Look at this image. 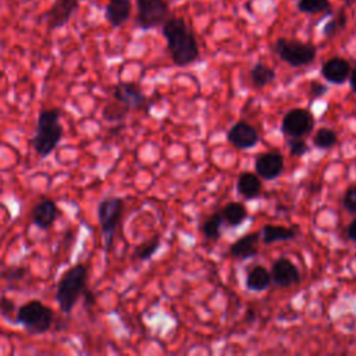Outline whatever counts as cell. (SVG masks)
I'll return each instance as SVG.
<instances>
[{
    "instance_id": "obj_2",
    "label": "cell",
    "mask_w": 356,
    "mask_h": 356,
    "mask_svg": "<svg viewBox=\"0 0 356 356\" xmlns=\"http://www.w3.org/2000/svg\"><path fill=\"white\" fill-rule=\"evenodd\" d=\"M64 128L60 122L58 108L40 110L36 121V129L31 139V146L40 157H47L58 146Z\"/></svg>"
},
{
    "instance_id": "obj_9",
    "label": "cell",
    "mask_w": 356,
    "mask_h": 356,
    "mask_svg": "<svg viewBox=\"0 0 356 356\" xmlns=\"http://www.w3.org/2000/svg\"><path fill=\"white\" fill-rule=\"evenodd\" d=\"M113 95L127 110H149V99L134 82H118L114 86Z\"/></svg>"
},
{
    "instance_id": "obj_28",
    "label": "cell",
    "mask_w": 356,
    "mask_h": 356,
    "mask_svg": "<svg viewBox=\"0 0 356 356\" xmlns=\"http://www.w3.org/2000/svg\"><path fill=\"white\" fill-rule=\"evenodd\" d=\"M29 270L25 268V267H21V266H11V267H7L4 268L1 273H0V280H4L7 282H19L22 281L26 275H28Z\"/></svg>"
},
{
    "instance_id": "obj_14",
    "label": "cell",
    "mask_w": 356,
    "mask_h": 356,
    "mask_svg": "<svg viewBox=\"0 0 356 356\" xmlns=\"http://www.w3.org/2000/svg\"><path fill=\"white\" fill-rule=\"evenodd\" d=\"M350 74V64L342 57H332L323 63L321 75L323 78L334 85H341L348 81Z\"/></svg>"
},
{
    "instance_id": "obj_24",
    "label": "cell",
    "mask_w": 356,
    "mask_h": 356,
    "mask_svg": "<svg viewBox=\"0 0 356 356\" xmlns=\"http://www.w3.org/2000/svg\"><path fill=\"white\" fill-rule=\"evenodd\" d=\"M338 140V136L335 134V131H332L331 128H318L317 132L313 136V145L318 149H330L332 147Z\"/></svg>"
},
{
    "instance_id": "obj_23",
    "label": "cell",
    "mask_w": 356,
    "mask_h": 356,
    "mask_svg": "<svg viewBox=\"0 0 356 356\" xmlns=\"http://www.w3.org/2000/svg\"><path fill=\"white\" fill-rule=\"evenodd\" d=\"M222 224H224V220H222L221 211H216L211 216H209L204 220L203 227H202L204 238L210 239V241L220 239V236H221V225Z\"/></svg>"
},
{
    "instance_id": "obj_21",
    "label": "cell",
    "mask_w": 356,
    "mask_h": 356,
    "mask_svg": "<svg viewBox=\"0 0 356 356\" xmlns=\"http://www.w3.org/2000/svg\"><path fill=\"white\" fill-rule=\"evenodd\" d=\"M249 78L254 88H264V86L270 85L271 82H274L275 71H274V68L268 67L267 64L256 63L249 71Z\"/></svg>"
},
{
    "instance_id": "obj_3",
    "label": "cell",
    "mask_w": 356,
    "mask_h": 356,
    "mask_svg": "<svg viewBox=\"0 0 356 356\" xmlns=\"http://www.w3.org/2000/svg\"><path fill=\"white\" fill-rule=\"evenodd\" d=\"M88 267L82 263L71 266L63 273L56 288V300L63 313L70 314L86 288Z\"/></svg>"
},
{
    "instance_id": "obj_10",
    "label": "cell",
    "mask_w": 356,
    "mask_h": 356,
    "mask_svg": "<svg viewBox=\"0 0 356 356\" xmlns=\"http://www.w3.org/2000/svg\"><path fill=\"white\" fill-rule=\"evenodd\" d=\"M254 170L257 175L266 181L275 179L284 171V157L275 150L261 153L256 157Z\"/></svg>"
},
{
    "instance_id": "obj_27",
    "label": "cell",
    "mask_w": 356,
    "mask_h": 356,
    "mask_svg": "<svg viewBox=\"0 0 356 356\" xmlns=\"http://www.w3.org/2000/svg\"><path fill=\"white\" fill-rule=\"evenodd\" d=\"M346 22H348L346 14L341 10L335 18L330 19L328 22H325V25L323 26V31H321L323 36H324V38H332V36H335L339 29H343V28L346 26Z\"/></svg>"
},
{
    "instance_id": "obj_31",
    "label": "cell",
    "mask_w": 356,
    "mask_h": 356,
    "mask_svg": "<svg viewBox=\"0 0 356 356\" xmlns=\"http://www.w3.org/2000/svg\"><path fill=\"white\" fill-rule=\"evenodd\" d=\"M14 312H15V305H14V302L10 300V299L6 298V296H1V298H0V314H1L3 317H6L7 320H11Z\"/></svg>"
},
{
    "instance_id": "obj_16",
    "label": "cell",
    "mask_w": 356,
    "mask_h": 356,
    "mask_svg": "<svg viewBox=\"0 0 356 356\" xmlns=\"http://www.w3.org/2000/svg\"><path fill=\"white\" fill-rule=\"evenodd\" d=\"M57 204L50 199H43L32 209V224L40 229H49L57 218Z\"/></svg>"
},
{
    "instance_id": "obj_1",
    "label": "cell",
    "mask_w": 356,
    "mask_h": 356,
    "mask_svg": "<svg viewBox=\"0 0 356 356\" xmlns=\"http://www.w3.org/2000/svg\"><path fill=\"white\" fill-rule=\"evenodd\" d=\"M163 36L167 42L171 60L178 67H185L199 58V44L193 31L186 21L179 17H168L161 25Z\"/></svg>"
},
{
    "instance_id": "obj_20",
    "label": "cell",
    "mask_w": 356,
    "mask_h": 356,
    "mask_svg": "<svg viewBox=\"0 0 356 356\" xmlns=\"http://www.w3.org/2000/svg\"><path fill=\"white\" fill-rule=\"evenodd\" d=\"M271 284V274L270 271L263 266H254L246 275L245 285L249 291L253 292H261L267 289Z\"/></svg>"
},
{
    "instance_id": "obj_8",
    "label": "cell",
    "mask_w": 356,
    "mask_h": 356,
    "mask_svg": "<svg viewBox=\"0 0 356 356\" xmlns=\"http://www.w3.org/2000/svg\"><path fill=\"white\" fill-rule=\"evenodd\" d=\"M314 127V118L307 108H292L289 110L281 122V131L289 138H303L310 134Z\"/></svg>"
},
{
    "instance_id": "obj_5",
    "label": "cell",
    "mask_w": 356,
    "mask_h": 356,
    "mask_svg": "<svg viewBox=\"0 0 356 356\" xmlns=\"http://www.w3.org/2000/svg\"><path fill=\"white\" fill-rule=\"evenodd\" d=\"M274 53L291 67H305L314 61L317 49L314 44L296 39L278 38L273 46Z\"/></svg>"
},
{
    "instance_id": "obj_4",
    "label": "cell",
    "mask_w": 356,
    "mask_h": 356,
    "mask_svg": "<svg viewBox=\"0 0 356 356\" xmlns=\"http://www.w3.org/2000/svg\"><path fill=\"white\" fill-rule=\"evenodd\" d=\"M15 321L21 324L31 335L47 332L54 321V312L40 300H29L15 312Z\"/></svg>"
},
{
    "instance_id": "obj_13",
    "label": "cell",
    "mask_w": 356,
    "mask_h": 356,
    "mask_svg": "<svg viewBox=\"0 0 356 356\" xmlns=\"http://www.w3.org/2000/svg\"><path fill=\"white\" fill-rule=\"evenodd\" d=\"M79 0H56L51 8L44 14L50 29H57L68 24L72 14L78 10Z\"/></svg>"
},
{
    "instance_id": "obj_6",
    "label": "cell",
    "mask_w": 356,
    "mask_h": 356,
    "mask_svg": "<svg viewBox=\"0 0 356 356\" xmlns=\"http://www.w3.org/2000/svg\"><path fill=\"white\" fill-rule=\"evenodd\" d=\"M124 211V200L118 196L104 197L97 206V218L99 225L103 234L104 246L110 249L113 245V239L120 224L121 216Z\"/></svg>"
},
{
    "instance_id": "obj_35",
    "label": "cell",
    "mask_w": 356,
    "mask_h": 356,
    "mask_svg": "<svg viewBox=\"0 0 356 356\" xmlns=\"http://www.w3.org/2000/svg\"><path fill=\"white\" fill-rule=\"evenodd\" d=\"M349 83H350V89L356 93V67H353L350 70V74H349Z\"/></svg>"
},
{
    "instance_id": "obj_15",
    "label": "cell",
    "mask_w": 356,
    "mask_h": 356,
    "mask_svg": "<svg viewBox=\"0 0 356 356\" xmlns=\"http://www.w3.org/2000/svg\"><path fill=\"white\" fill-rule=\"evenodd\" d=\"M132 11V0H108L104 8V17L113 28L125 24Z\"/></svg>"
},
{
    "instance_id": "obj_25",
    "label": "cell",
    "mask_w": 356,
    "mask_h": 356,
    "mask_svg": "<svg viewBox=\"0 0 356 356\" xmlns=\"http://www.w3.org/2000/svg\"><path fill=\"white\" fill-rule=\"evenodd\" d=\"M160 248V236L154 235L152 239L138 245L134 250V256L139 260H149Z\"/></svg>"
},
{
    "instance_id": "obj_22",
    "label": "cell",
    "mask_w": 356,
    "mask_h": 356,
    "mask_svg": "<svg viewBox=\"0 0 356 356\" xmlns=\"http://www.w3.org/2000/svg\"><path fill=\"white\" fill-rule=\"evenodd\" d=\"M221 216L228 227H238L246 220L248 210L242 203L231 202L222 207Z\"/></svg>"
},
{
    "instance_id": "obj_18",
    "label": "cell",
    "mask_w": 356,
    "mask_h": 356,
    "mask_svg": "<svg viewBox=\"0 0 356 356\" xmlns=\"http://www.w3.org/2000/svg\"><path fill=\"white\" fill-rule=\"evenodd\" d=\"M236 191L243 199H254L261 192V181L253 172H242L236 179Z\"/></svg>"
},
{
    "instance_id": "obj_19",
    "label": "cell",
    "mask_w": 356,
    "mask_h": 356,
    "mask_svg": "<svg viewBox=\"0 0 356 356\" xmlns=\"http://www.w3.org/2000/svg\"><path fill=\"white\" fill-rule=\"evenodd\" d=\"M298 236V231L295 228H288L282 225H273L266 224L261 228L260 238L264 243H274V242H282V241H291Z\"/></svg>"
},
{
    "instance_id": "obj_7",
    "label": "cell",
    "mask_w": 356,
    "mask_h": 356,
    "mask_svg": "<svg viewBox=\"0 0 356 356\" xmlns=\"http://www.w3.org/2000/svg\"><path fill=\"white\" fill-rule=\"evenodd\" d=\"M170 17V7L165 0H136V25L149 31L161 26Z\"/></svg>"
},
{
    "instance_id": "obj_33",
    "label": "cell",
    "mask_w": 356,
    "mask_h": 356,
    "mask_svg": "<svg viewBox=\"0 0 356 356\" xmlns=\"http://www.w3.org/2000/svg\"><path fill=\"white\" fill-rule=\"evenodd\" d=\"M346 235L348 238L356 243V218L353 221L349 222V225L346 227Z\"/></svg>"
},
{
    "instance_id": "obj_29",
    "label": "cell",
    "mask_w": 356,
    "mask_h": 356,
    "mask_svg": "<svg viewBox=\"0 0 356 356\" xmlns=\"http://www.w3.org/2000/svg\"><path fill=\"white\" fill-rule=\"evenodd\" d=\"M288 147H289L291 156H295V157H300L309 150L306 142L302 138H289Z\"/></svg>"
},
{
    "instance_id": "obj_11",
    "label": "cell",
    "mask_w": 356,
    "mask_h": 356,
    "mask_svg": "<svg viewBox=\"0 0 356 356\" xmlns=\"http://www.w3.org/2000/svg\"><path fill=\"white\" fill-rule=\"evenodd\" d=\"M271 281L282 288H288L300 282V273L298 267L286 257H280L273 263Z\"/></svg>"
},
{
    "instance_id": "obj_36",
    "label": "cell",
    "mask_w": 356,
    "mask_h": 356,
    "mask_svg": "<svg viewBox=\"0 0 356 356\" xmlns=\"http://www.w3.org/2000/svg\"><path fill=\"white\" fill-rule=\"evenodd\" d=\"M254 318H256L254 310H253V309H248V310H246V321H248V323H253Z\"/></svg>"
},
{
    "instance_id": "obj_26",
    "label": "cell",
    "mask_w": 356,
    "mask_h": 356,
    "mask_svg": "<svg viewBox=\"0 0 356 356\" xmlns=\"http://www.w3.org/2000/svg\"><path fill=\"white\" fill-rule=\"evenodd\" d=\"M296 7L303 14H318L330 8V0H298Z\"/></svg>"
},
{
    "instance_id": "obj_34",
    "label": "cell",
    "mask_w": 356,
    "mask_h": 356,
    "mask_svg": "<svg viewBox=\"0 0 356 356\" xmlns=\"http://www.w3.org/2000/svg\"><path fill=\"white\" fill-rule=\"evenodd\" d=\"M82 295H83V298H85V305H89V306H93V305H95V295H93V292H92L90 289L85 288L83 292H82Z\"/></svg>"
},
{
    "instance_id": "obj_32",
    "label": "cell",
    "mask_w": 356,
    "mask_h": 356,
    "mask_svg": "<svg viewBox=\"0 0 356 356\" xmlns=\"http://www.w3.org/2000/svg\"><path fill=\"white\" fill-rule=\"evenodd\" d=\"M327 90H328V88H327L324 83H321V82H318V81H312V82H310L309 95H310L312 99H320V97H323V96L327 93Z\"/></svg>"
},
{
    "instance_id": "obj_17",
    "label": "cell",
    "mask_w": 356,
    "mask_h": 356,
    "mask_svg": "<svg viewBox=\"0 0 356 356\" xmlns=\"http://www.w3.org/2000/svg\"><path fill=\"white\" fill-rule=\"evenodd\" d=\"M259 241H260V232L246 234V235L241 236L239 239H236L231 245L229 254L235 259H239V260L250 259V257L256 256L257 252H259V249H257Z\"/></svg>"
},
{
    "instance_id": "obj_12",
    "label": "cell",
    "mask_w": 356,
    "mask_h": 356,
    "mask_svg": "<svg viewBox=\"0 0 356 356\" xmlns=\"http://www.w3.org/2000/svg\"><path fill=\"white\" fill-rule=\"evenodd\" d=\"M228 142L238 149H250L260 140L257 131L246 121L235 122L227 134Z\"/></svg>"
},
{
    "instance_id": "obj_30",
    "label": "cell",
    "mask_w": 356,
    "mask_h": 356,
    "mask_svg": "<svg viewBox=\"0 0 356 356\" xmlns=\"http://www.w3.org/2000/svg\"><path fill=\"white\" fill-rule=\"evenodd\" d=\"M343 207L352 213L356 214V185L346 189L343 196Z\"/></svg>"
}]
</instances>
